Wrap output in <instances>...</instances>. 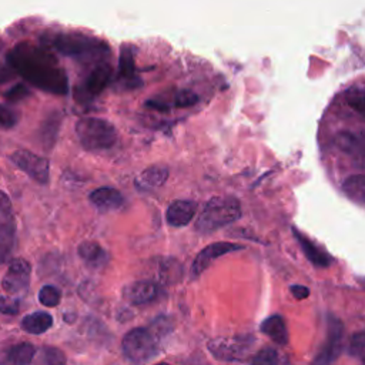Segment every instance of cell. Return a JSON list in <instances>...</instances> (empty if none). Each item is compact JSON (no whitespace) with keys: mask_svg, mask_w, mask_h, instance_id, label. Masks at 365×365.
Masks as SVG:
<instances>
[{"mask_svg":"<svg viewBox=\"0 0 365 365\" xmlns=\"http://www.w3.org/2000/svg\"><path fill=\"white\" fill-rule=\"evenodd\" d=\"M134 56H135V51L133 46L124 44L121 47L120 57H118V78L128 88L137 87V84H140V78L135 74Z\"/></svg>","mask_w":365,"mask_h":365,"instance_id":"2e32d148","label":"cell"},{"mask_svg":"<svg viewBox=\"0 0 365 365\" xmlns=\"http://www.w3.org/2000/svg\"><path fill=\"white\" fill-rule=\"evenodd\" d=\"M44 362L46 365H68L66 354L56 346L44 348Z\"/></svg>","mask_w":365,"mask_h":365,"instance_id":"4dcf8cb0","label":"cell"},{"mask_svg":"<svg viewBox=\"0 0 365 365\" xmlns=\"http://www.w3.org/2000/svg\"><path fill=\"white\" fill-rule=\"evenodd\" d=\"M36 354V348L29 342H19L4 346L0 351V365H29Z\"/></svg>","mask_w":365,"mask_h":365,"instance_id":"9a60e30c","label":"cell"},{"mask_svg":"<svg viewBox=\"0 0 365 365\" xmlns=\"http://www.w3.org/2000/svg\"><path fill=\"white\" fill-rule=\"evenodd\" d=\"M124 355L134 364H145L158 352V339L155 332L147 328H133L121 342Z\"/></svg>","mask_w":365,"mask_h":365,"instance_id":"5b68a950","label":"cell"},{"mask_svg":"<svg viewBox=\"0 0 365 365\" xmlns=\"http://www.w3.org/2000/svg\"><path fill=\"white\" fill-rule=\"evenodd\" d=\"M344 325L339 318L329 315L327 319V336L311 365H332L342 352Z\"/></svg>","mask_w":365,"mask_h":365,"instance_id":"52a82bcc","label":"cell"},{"mask_svg":"<svg viewBox=\"0 0 365 365\" xmlns=\"http://www.w3.org/2000/svg\"><path fill=\"white\" fill-rule=\"evenodd\" d=\"M255 338L252 335H234L215 338L208 342V349L214 358L225 362L244 361L254 345Z\"/></svg>","mask_w":365,"mask_h":365,"instance_id":"8992f818","label":"cell"},{"mask_svg":"<svg viewBox=\"0 0 365 365\" xmlns=\"http://www.w3.org/2000/svg\"><path fill=\"white\" fill-rule=\"evenodd\" d=\"M11 250H13V245L10 244H4V242H0V264L6 262L10 255H11Z\"/></svg>","mask_w":365,"mask_h":365,"instance_id":"d590c367","label":"cell"},{"mask_svg":"<svg viewBox=\"0 0 365 365\" xmlns=\"http://www.w3.org/2000/svg\"><path fill=\"white\" fill-rule=\"evenodd\" d=\"M30 94V91H29V88L24 86V84H21V83H19V84H16V86H13L11 88H9L6 93H4V97L9 100V101H20V100H23L24 97H27Z\"/></svg>","mask_w":365,"mask_h":365,"instance_id":"1f68e13d","label":"cell"},{"mask_svg":"<svg viewBox=\"0 0 365 365\" xmlns=\"http://www.w3.org/2000/svg\"><path fill=\"white\" fill-rule=\"evenodd\" d=\"M242 248H244V245H240L235 242H228V241H218V242H212V244L207 245L197 254L195 259L192 261L191 275L192 277L201 275L217 258H220L225 254L242 250Z\"/></svg>","mask_w":365,"mask_h":365,"instance_id":"8fae6325","label":"cell"},{"mask_svg":"<svg viewBox=\"0 0 365 365\" xmlns=\"http://www.w3.org/2000/svg\"><path fill=\"white\" fill-rule=\"evenodd\" d=\"M158 275L163 282H167V284L177 282L182 275V267L174 258H163L158 264Z\"/></svg>","mask_w":365,"mask_h":365,"instance_id":"cb8c5ba5","label":"cell"},{"mask_svg":"<svg viewBox=\"0 0 365 365\" xmlns=\"http://www.w3.org/2000/svg\"><path fill=\"white\" fill-rule=\"evenodd\" d=\"M173 107H191L198 103V96L191 90H178L171 96Z\"/></svg>","mask_w":365,"mask_h":365,"instance_id":"f1b7e54d","label":"cell"},{"mask_svg":"<svg viewBox=\"0 0 365 365\" xmlns=\"http://www.w3.org/2000/svg\"><path fill=\"white\" fill-rule=\"evenodd\" d=\"M168 177L167 165H150L140 174V181L143 188H158L161 187Z\"/></svg>","mask_w":365,"mask_h":365,"instance_id":"603a6c76","label":"cell"},{"mask_svg":"<svg viewBox=\"0 0 365 365\" xmlns=\"http://www.w3.org/2000/svg\"><path fill=\"white\" fill-rule=\"evenodd\" d=\"M90 202L100 211L118 210L124 204L123 194L113 187H100L90 194Z\"/></svg>","mask_w":365,"mask_h":365,"instance_id":"ac0fdd59","label":"cell"},{"mask_svg":"<svg viewBox=\"0 0 365 365\" xmlns=\"http://www.w3.org/2000/svg\"><path fill=\"white\" fill-rule=\"evenodd\" d=\"M346 349H348V354L352 356L365 355V329H361L354 335H351Z\"/></svg>","mask_w":365,"mask_h":365,"instance_id":"f546056e","label":"cell"},{"mask_svg":"<svg viewBox=\"0 0 365 365\" xmlns=\"http://www.w3.org/2000/svg\"><path fill=\"white\" fill-rule=\"evenodd\" d=\"M240 217V201L232 195H218L207 201L195 220L194 228L200 234H210L235 222Z\"/></svg>","mask_w":365,"mask_h":365,"instance_id":"3957f363","label":"cell"},{"mask_svg":"<svg viewBox=\"0 0 365 365\" xmlns=\"http://www.w3.org/2000/svg\"><path fill=\"white\" fill-rule=\"evenodd\" d=\"M31 267L24 258H14L9 264V268L1 279V287L7 294L23 292L30 282Z\"/></svg>","mask_w":365,"mask_h":365,"instance_id":"30bf717a","label":"cell"},{"mask_svg":"<svg viewBox=\"0 0 365 365\" xmlns=\"http://www.w3.org/2000/svg\"><path fill=\"white\" fill-rule=\"evenodd\" d=\"M78 255L80 258L91 265V267H101L107 262L108 259V255L107 252L104 251V248L96 242V241H83L80 245H78Z\"/></svg>","mask_w":365,"mask_h":365,"instance_id":"ffe728a7","label":"cell"},{"mask_svg":"<svg viewBox=\"0 0 365 365\" xmlns=\"http://www.w3.org/2000/svg\"><path fill=\"white\" fill-rule=\"evenodd\" d=\"M294 237L297 240V242L299 244L304 255L307 257V259L317 268H327L332 264L334 258L325 252L322 248H319L311 238H308L307 235H304L299 230L292 228Z\"/></svg>","mask_w":365,"mask_h":365,"instance_id":"4fadbf2b","label":"cell"},{"mask_svg":"<svg viewBox=\"0 0 365 365\" xmlns=\"http://www.w3.org/2000/svg\"><path fill=\"white\" fill-rule=\"evenodd\" d=\"M60 123H61V114L58 111H53L41 124L40 140H41V144L46 147V150H50L53 147L60 128Z\"/></svg>","mask_w":365,"mask_h":365,"instance_id":"7402d4cb","label":"cell"},{"mask_svg":"<svg viewBox=\"0 0 365 365\" xmlns=\"http://www.w3.org/2000/svg\"><path fill=\"white\" fill-rule=\"evenodd\" d=\"M10 78H11V71L6 66L0 64V84L9 81Z\"/></svg>","mask_w":365,"mask_h":365,"instance_id":"8d00e7d4","label":"cell"},{"mask_svg":"<svg viewBox=\"0 0 365 365\" xmlns=\"http://www.w3.org/2000/svg\"><path fill=\"white\" fill-rule=\"evenodd\" d=\"M289 291L297 299H305L309 295V288L305 285H301V284H292L289 287Z\"/></svg>","mask_w":365,"mask_h":365,"instance_id":"e575fe53","label":"cell"},{"mask_svg":"<svg viewBox=\"0 0 365 365\" xmlns=\"http://www.w3.org/2000/svg\"><path fill=\"white\" fill-rule=\"evenodd\" d=\"M19 301L10 297L0 295V312L6 315H16L19 312Z\"/></svg>","mask_w":365,"mask_h":365,"instance_id":"d6a6232c","label":"cell"},{"mask_svg":"<svg viewBox=\"0 0 365 365\" xmlns=\"http://www.w3.org/2000/svg\"><path fill=\"white\" fill-rule=\"evenodd\" d=\"M48 43L63 56L80 61H106L110 56V46L106 41L83 33H57Z\"/></svg>","mask_w":365,"mask_h":365,"instance_id":"7a4b0ae2","label":"cell"},{"mask_svg":"<svg viewBox=\"0 0 365 365\" xmlns=\"http://www.w3.org/2000/svg\"><path fill=\"white\" fill-rule=\"evenodd\" d=\"M157 365H170V364H163V362H161V364H157Z\"/></svg>","mask_w":365,"mask_h":365,"instance_id":"f35d334b","label":"cell"},{"mask_svg":"<svg viewBox=\"0 0 365 365\" xmlns=\"http://www.w3.org/2000/svg\"><path fill=\"white\" fill-rule=\"evenodd\" d=\"M346 104L358 114L365 117V91L359 88H351L345 93Z\"/></svg>","mask_w":365,"mask_h":365,"instance_id":"484cf974","label":"cell"},{"mask_svg":"<svg viewBox=\"0 0 365 365\" xmlns=\"http://www.w3.org/2000/svg\"><path fill=\"white\" fill-rule=\"evenodd\" d=\"M251 365H279V355L277 349L265 346L252 356Z\"/></svg>","mask_w":365,"mask_h":365,"instance_id":"4316f807","label":"cell"},{"mask_svg":"<svg viewBox=\"0 0 365 365\" xmlns=\"http://www.w3.org/2000/svg\"><path fill=\"white\" fill-rule=\"evenodd\" d=\"M76 133L81 145L90 151L107 150L117 141L115 127L104 118H80L76 124Z\"/></svg>","mask_w":365,"mask_h":365,"instance_id":"277c9868","label":"cell"},{"mask_svg":"<svg viewBox=\"0 0 365 365\" xmlns=\"http://www.w3.org/2000/svg\"><path fill=\"white\" fill-rule=\"evenodd\" d=\"M197 207V202L192 200H175L168 205L165 220L171 227H185L194 218Z\"/></svg>","mask_w":365,"mask_h":365,"instance_id":"5bb4252c","label":"cell"},{"mask_svg":"<svg viewBox=\"0 0 365 365\" xmlns=\"http://www.w3.org/2000/svg\"><path fill=\"white\" fill-rule=\"evenodd\" d=\"M113 77V68L110 63L101 61L94 66V68L88 73L83 84L77 88V98L90 100L98 96L110 83Z\"/></svg>","mask_w":365,"mask_h":365,"instance_id":"9c48e42d","label":"cell"},{"mask_svg":"<svg viewBox=\"0 0 365 365\" xmlns=\"http://www.w3.org/2000/svg\"><path fill=\"white\" fill-rule=\"evenodd\" d=\"M53 325V317L46 311H37L21 319V328L29 334H43Z\"/></svg>","mask_w":365,"mask_h":365,"instance_id":"44dd1931","label":"cell"},{"mask_svg":"<svg viewBox=\"0 0 365 365\" xmlns=\"http://www.w3.org/2000/svg\"><path fill=\"white\" fill-rule=\"evenodd\" d=\"M60 299H61V292L58 288L53 285H44L38 291V301L44 307H56L60 304Z\"/></svg>","mask_w":365,"mask_h":365,"instance_id":"83f0119b","label":"cell"},{"mask_svg":"<svg viewBox=\"0 0 365 365\" xmlns=\"http://www.w3.org/2000/svg\"><path fill=\"white\" fill-rule=\"evenodd\" d=\"M259 329L264 335H267L272 342L278 344V345H285L288 344V328H287V322L285 318L279 314H272L269 317H267L261 325Z\"/></svg>","mask_w":365,"mask_h":365,"instance_id":"d6986e66","label":"cell"},{"mask_svg":"<svg viewBox=\"0 0 365 365\" xmlns=\"http://www.w3.org/2000/svg\"><path fill=\"white\" fill-rule=\"evenodd\" d=\"M342 190L351 198L365 202V175H351L342 182Z\"/></svg>","mask_w":365,"mask_h":365,"instance_id":"d4e9b609","label":"cell"},{"mask_svg":"<svg viewBox=\"0 0 365 365\" xmlns=\"http://www.w3.org/2000/svg\"><path fill=\"white\" fill-rule=\"evenodd\" d=\"M361 358H362V364L365 365V355H364V356H361Z\"/></svg>","mask_w":365,"mask_h":365,"instance_id":"74e56055","label":"cell"},{"mask_svg":"<svg viewBox=\"0 0 365 365\" xmlns=\"http://www.w3.org/2000/svg\"><path fill=\"white\" fill-rule=\"evenodd\" d=\"M16 123H17V115L11 110H9L3 104H0V127L10 128Z\"/></svg>","mask_w":365,"mask_h":365,"instance_id":"836d02e7","label":"cell"},{"mask_svg":"<svg viewBox=\"0 0 365 365\" xmlns=\"http://www.w3.org/2000/svg\"><path fill=\"white\" fill-rule=\"evenodd\" d=\"M160 294L158 284L153 279L134 281L124 287L123 297L131 305H145L153 302Z\"/></svg>","mask_w":365,"mask_h":365,"instance_id":"7c38bea8","label":"cell"},{"mask_svg":"<svg viewBox=\"0 0 365 365\" xmlns=\"http://www.w3.org/2000/svg\"><path fill=\"white\" fill-rule=\"evenodd\" d=\"M11 161L29 177L40 184L48 182L50 163L46 157L37 155L29 150H17L11 154Z\"/></svg>","mask_w":365,"mask_h":365,"instance_id":"ba28073f","label":"cell"},{"mask_svg":"<svg viewBox=\"0 0 365 365\" xmlns=\"http://www.w3.org/2000/svg\"><path fill=\"white\" fill-rule=\"evenodd\" d=\"M16 221L9 197L0 190V242L14 245Z\"/></svg>","mask_w":365,"mask_h":365,"instance_id":"e0dca14e","label":"cell"},{"mask_svg":"<svg viewBox=\"0 0 365 365\" xmlns=\"http://www.w3.org/2000/svg\"><path fill=\"white\" fill-rule=\"evenodd\" d=\"M7 61L31 86L57 96L67 94V74L48 50L30 43H19L9 51Z\"/></svg>","mask_w":365,"mask_h":365,"instance_id":"6da1fadb","label":"cell"}]
</instances>
